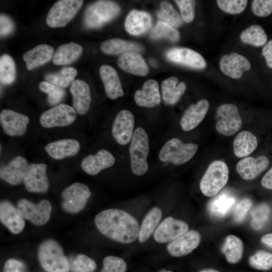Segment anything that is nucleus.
<instances>
[{"mask_svg": "<svg viewBox=\"0 0 272 272\" xmlns=\"http://www.w3.org/2000/svg\"><path fill=\"white\" fill-rule=\"evenodd\" d=\"M98 230L105 236L121 243H130L138 238L137 220L129 213L117 209L105 210L95 218Z\"/></svg>", "mask_w": 272, "mask_h": 272, "instance_id": "f257e3e1", "label": "nucleus"}, {"mask_svg": "<svg viewBox=\"0 0 272 272\" xmlns=\"http://www.w3.org/2000/svg\"><path fill=\"white\" fill-rule=\"evenodd\" d=\"M41 266L48 272H69L70 264L60 244L53 239L41 243L38 251Z\"/></svg>", "mask_w": 272, "mask_h": 272, "instance_id": "f03ea898", "label": "nucleus"}, {"mask_svg": "<svg viewBox=\"0 0 272 272\" xmlns=\"http://www.w3.org/2000/svg\"><path fill=\"white\" fill-rule=\"evenodd\" d=\"M149 148L147 133L142 127H138L134 131L129 149L130 166L134 174L141 176L148 171Z\"/></svg>", "mask_w": 272, "mask_h": 272, "instance_id": "7ed1b4c3", "label": "nucleus"}, {"mask_svg": "<svg viewBox=\"0 0 272 272\" xmlns=\"http://www.w3.org/2000/svg\"><path fill=\"white\" fill-rule=\"evenodd\" d=\"M229 168L225 162L215 160L208 166L199 183L201 192L208 197L216 195L227 184Z\"/></svg>", "mask_w": 272, "mask_h": 272, "instance_id": "20e7f679", "label": "nucleus"}, {"mask_svg": "<svg viewBox=\"0 0 272 272\" xmlns=\"http://www.w3.org/2000/svg\"><path fill=\"white\" fill-rule=\"evenodd\" d=\"M119 6L110 1H98L90 5L84 15V24L88 28H98L118 16Z\"/></svg>", "mask_w": 272, "mask_h": 272, "instance_id": "39448f33", "label": "nucleus"}, {"mask_svg": "<svg viewBox=\"0 0 272 272\" xmlns=\"http://www.w3.org/2000/svg\"><path fill=\"white\" fill-rule=\"evenodd\" d=\"M198 149L196 144L184 143L180 139L173 138L163 146L159 154L161 162L169 161L178 165L189 161L195 154Z\"/></svg>", "mask_w": 272, "mask_h": 272, "instance_id": "423d86ee", "label": "nucleus"}, {"mask_svg": "<svg viewBox=\"0 0 272 272\" xmlns=\"http://www.w3.org/2000/svg\"><path fill=\"white\" fill-rule=\"evenodd\" d=\"M83 1L60 0L49 10L46 18L47 25L51 28L65 26L81 8Z\"/></svg>", "mask_w": 272, "mask_h": 272, "instance_id": "0eeeda50", "label": "nucleus"}, {"mask_svg": "<svg viewBox=\"0 0 272 272\" xmlns=\"http://www.w3.org/2000/svg\"><path fill=\"white\" fill-rule=\"evenodd\" d=\"M215 128L224 135L230 136L236 133L242 127V121L237 107L233 104H224L216 112Z\"/></svg>", "mask_w": 272, "mask_h": 272, "instance_id": "6e6552de", "label": "nucleus"}, {"mask_svg": "<svg viewBox=\"0 0 272 272\" xmlns=\"http://www.w3.org/2000/svg\"><path fill=\"white\" fill-rule=\"evenodd\" d=\"M91 193L85 184L76 182L67 187L62 193V207L71 213H77L85 207Z\"/></svg>", "mask_w": 272, "mask_h": 272, "instance_id": "1a4fd4ad", "label": "nucleus"}, {"mask_svg": "<svg viewBox=\"0 0 272 272\" xmlns=\"http://www.w3.org/2000/svg\"><path fill=\"white\" fill-rule=\"evenodd\" d=\"M77 112L65 104H60L42 113L39 121L45 128L63 127L72 124L76 120Z\"/></svg>", "mask_w": 272, "mask_h": 272, "instance_id": "9d476101", "label": "nucleus"}, {"mask_svg": "<svg viewBox=\"0 0 272 272\" xmlns=\"http://www.w3.org/2000/svg\"><path fill=\"white\" fill-rule=\"evenodd\" d=\"M17 209L23 217L33 224L41 226L49 220L52 210L50 202L42 199L38 203L22 198L17 202Z\"/></svg>", "mask_w": 272, "mask_h": 272, "instance_id": "9b49d317", "label": "nucleus"}, {"mask_svg": "<svg viewBox=\"0 0 272 272\" xmlns=\"http://www.w3.org/2000/svg\"><path fill=\"white\" fill-rule=\"evenodd\" d=\"M134 127V117L129 110H122L116 115L113 121L111 132L119 145L128 144L132 139Z\"/></svg>", "mask_w": 272, "mask_h": 272, "instance_id": "f8f14e48", "label": "nucleus"}, {"mask_svg": "<svg viewBox=\"0 0 272 272\" xmlns=\"http://www.w3.org/2000/svg\"><path fill=\"white\" fill-rule=\"evenodd\" d=\"M47 166L44 163H32L29 165L23 179L26 189L29 192L44 193L49 188L46 174Z\"/></svg>", "mask_w": 272, "mask_h": 272, "instance_id": "ddd939ff", "label": "nucleus"}, {"mask_svg": "<svg viewBox=\"0 0 272 272\" xmlns=\"http://www.w3.org/2000/svg\"><path fill=\"white\" fill-rule=\"evenodd\" d=\"M0 122L4 132L11 137L23 135L30 122L29 117L11 109H3L0 113Z\"/></svg>", "mask_w": 272, "mask_h": 272, "instance_id": "4468645a", "label": "nucleus"}, {"mask_svg": "<svg viewBox=\"0 0 272 272\" xmlns=\"http://www.w3.org/2000/svg\"><path fill=\"white\" fill-rule=\"evenodd\" d=\"M188 229L186 222L169 217L158 225L154 233V238L160 243L172 241L188 231Z\"/></svg>", "mask_w": 272, "mask_h": 272, "instance_id": "2eb2a0df", "label": "nucleus"}, {"mask_svg": "<svg viewBox=\"0 0 272 272\" xmlns=\"http://www.w3.org/2000/svg\"><path fill=\"white\" fill-rule=\"evenodd\" d=\"M201 236L195 230H189L171 241L167 246L173 256L180 257L190 253L199 244Z\"/></svg>", "mask_w": 272, "mask_h": 272, "instance_id": "dca6fc26", "label": "nucleus"}, {"mask_svg": "<svg viewBox=\"0 0 272 272\" xmlns=\"http://www.w3.org/2000/svg\"><path fill=\"white\" fill-rule=\"evenodd\" d=\"M171 61L195 69H203L206 66L203 57L195 51L184 47H175L166 54Z\"/></svg>", "mask_w": 272, "mask_h": 272, "instance_id": "f3484780", "label": "nucleus"}, {"mask_svg": "<svg viewBox=\"0 0 272 272\" xmlns=\"http://www.w3.org/2000/svg\"><path fill=\"white\" fill-rule=\"evenodd\" d=\"M251 64L248 59L236 53L223 55L220 60V68L226 76L235 79L241 78L245 71H248Z\"/></svg>", "mask_w": 272, "mask_h": 272, "instance_id": "a211bd4d", "label": "nucleus"}, {"mask_svg": "<svg viewBox=\"0 0 272 272\" xmlns=\"http://www.w3.org/2000/svg\"><path fill=\"white\" fill-rule=\"evenodd\" d=\"M28 166L24 157L17 156L1 167V178L10 184L18 185L23 181Z\"/></svg>", "mask_w": 272, "mask_h": 272, "instance_id": "6ab92c4d", "label": "nucleus"}, {"mask_svg": "<svg viewBox=\"0 0 272 272\" xmlns=\"http://www.w3.org/2000/svg\"><path fill=\"white\" fill-rule=\"evenodd\" d=\"M209 108V102L205 99L189 105L180 119V124L182 130L187 131L197 127L205 117Z\"/></svg>", "mask_w": 272, "mask_h": 272, "instance_id": "aec40b11", "label": "nucleus"}, {"mask_svg": "<svg viewBox=\"0 0 272 272\" xmlns=\"http://www.w3.org/2000/svg\"><path fill=\"white\" fill-rule=\"evenodd\" d=\"M115 161V158L110 152L101 149L96 154L85 157L82 161L81 167L87 174L95 175L102 170L112 166Z\"/></svg>", "mask_w": 272, "mask_h": 272, "instance_id": "412c9836", "label": "nucleus"}, {"mask_svg": "<svg viewBox=\"0 0 272 272\" xmlns=\"http://www.w3.org/2000/svg\"><path fill=\"white\" fill-rule=\"evenodd\" d=\"M1 222L13 234L21 233L25 225L24 218L11 202L3 200L0 205Z\"/></svg>", "mask_w": 272, "mask_h": 272, "instance_id": "4be33fe9", "label": "nucleus"}, {"mask_svg": "<svg viewBox=\"0 0 272 272\" xmlns=\"http://www.w3.org/2000/svg\"><path fill=\"white\" fill-rule=\"evenodd\" d=\"M269 164L268 159L264 156H260L256 158L249 157L237 163L236 170L243 179L250 180L264 171Z\"/></svg>", "mask_w": 272, "mask_h": 272, "instance_id": "5701e85b", "label": "nucleus"}, {"mask_svg": "<svg viewBox=\"0 0 272 272\" xmlns=\"http://www.w3.org/2000/svg\"><path fill=\"white\" fill-rule=\"evenodd\" d=\"M70 91L73 96V107L79 114H85L91 102L89 85L83 80H75L71 85Z\"/></svg>", "mask_w": 272, "mask_h": 272, "instance_id": "b1692460", "label": "nucleus"}, {"mask_svg": "<svg viewBox=\"0 0 272 272\" xmlns=\"http://www.w3.org/2000/svg\"><path fill=\"white\" fill-rule=\"evenodd\" d=\"M80 149L79 142L73 139L55 141L47 144L45 150L52 159L61 160L76 155Z\"/></svg>", "mask_w": 272, "mask_h": 272, "instance_id": "393cba45", "label": "nucleus"}, {"mask_svg": "<svg viewBox=\"0 0 272 272\" xmlns=\"http://www.w3.org/2000/svg\"><path fill=\"white\" fill-rule=\"evenodd\" d=\"M106 94L110 99H116L124 96L119 78L116 71L109 65H102L99 69Z\"/></svg>", "mask_w": 272, "mask_h": 272, "instance_id": "a878e982", "label": "nucleus"}, {"mask_svg": "<svg viewBox=\"0 0 272 272\" xmlns=\"http://www.w3.org/2000/svg\"><path fill=\"white\" fill-rule=\"evenodd\" d=\"M54 49L46 44H39L23 55L26 68L31 71L49 61L53 57Z\"/></svg>", "mask_w": 272, "mask_h": 272, "instance_id": "bb28decb", "label": "nucleus"}, {"mask_svg": "<svg viewBox=\"0 0 272 272\" xmlns=\"http://www.w3.org/2000/svg\"><path fill=\"white\" fill-rule=\"evenodd\" d=\"M136 104L139 106L153 107L161 102L158 82L153 79L146 81L142 89L137 90L134 96Z\"/></svg>", "mask_w": 272, "mask_h": 272, "instance_id": "cd10ccee", "label": "nucleus"}, {"mask_svg": "<svg viewBox=\"0 0 272 272\" xmlns=\"http://www.w3.org/2000/svg\"><path fill=\"white\" fill-rule=\"evenodd\" d=\"M152 18L146 12L133 10L127 15L124 27L130 34L138 36L146 32L151 26Z\"/></svg>", "mask_w": 272, "mask_h": 272, "instance_id": "c85d7f7f", "label": "nucleus"}, {"mask_svg": "<svg viewBox=\"0 0 272 272\" xmlns=\"http://www.w3.org/2000/svg\"><path fill=\"white\" fill-rule=\"evenodd\" d=\"M117 64L123 70L137 76H146L149 72L146 62L137 52H129L121 54L117 60Z\"/></svg>", "mask_w": 272, "mask_h": 272, "instance_id": "c756f323", "label": "nucleus"}, {"mask_svg": "<svg viewBox=\"0 0 272 272\" xmlns=\"http://www.w3.org/2000/svg\"><path fill=\"white\" fill-rule=\"evenodd\" d=\"M102 51L107 54L118 55L126 52H142L143 46L139 43L121 39L112 38L103 42L100 45Z\"/></svg>", "mask_w": 272, "mask_h": 272, "instance_id": "7c9ffc66", "label": "nucleus"}, {"mask_svg": "<svg viewBox=\"0 0 272 272\" xmlns=\"http://www.w3.org/2000/svg\"><path fill=\"white\" fill-rule=\"evenodd\" d=\"M186 89L184 82H178L175 77H169L161 84L162 95L163 101L167 105H174L180 99Z\"/></svg>", "mask_w": 272, "mask_h": 272, "instance_id": "2f4dec72", "label": "nucleus"}, {"mask_svg": "<svg viewBox=\"0 0 272 272\" xmlns=\"http://www.w3.org/2000/svg\"><path fill=\"white\" fill-rule=\"evenodd\" d=\"M83 50L81 45L73 42L62 44L55 51L53 63L56 65L69 64L79 58Z\"/></svg>", "mask_w": 272, "mask_h": 272, "instance_id": "473e14b6", "label": "nucleus"}, {"mask_svg": "<svg viewBox=\"0 0 272 272\" xmlns=\"http://www.w3.org/2000/svg\"><path fill=\"white\" fill-rule=\"evenodd\" d=\"M256 137L249 131L240 132L234 140V153L237 157H246L251 154L257 148Z\"/></svg>", "mask_w": 272, "mask_h": 272, "instance_id": "72a5a7b5", "label": "nucleus"}, {"mask_svg": "<svg viewBox=\"0 0 272 272\" xmlns=\"http://www.w3.org/2000/svg\"><path fill=\"white\" fill-rule=\"evenodd\" d=\"M162 211L158 207H154L147 214L140 228L138 239L141 243L147 241L154 233L161 218Z\"/></svg>", "mask_w": 272, "mask_h": 272, "instance_id": "f704fd0d", "label": "nucleus"}, {"mask_svg": "<svg viewBox=\"0 0 272 272\" xmlns=\"http://www.w3.org/2000/svg\"><path fill=\"white\" fill-rule=\"evenodd\" d=\"M222 251L228 262L237 263L241 259L243 255V242L239 237L234 235H228L222 247Z\"/></svg>", "mask_w": 272, "mask_h": 272, "instance_id": "c9c22d12", "label": "nucleus"}, {"mask_svg": "<svg viewBox=\"0 0 272 272\" xmlns=\"http://www.w3.org/2000/svg\"><path fill=\"white\" fill-rule=\"evenodd\" d=\"M235 203V199L234 196L223 192L210 202L208 210L212 216L221 218L229 213Z\"/></svg>", "mask_w": 272, "mask_h": 272, "instance_id": "e433bc0d", "label": "nucleus"}, {"mask_svg": "<svg viewBox=\"0 0 272 272\" xmlns=\"http://www.w3.org/2000/svg\"><path fill=\"white\" fill-rule=\"evenodd\" d=\"M77 75V70L73 67H64L55 73L45 75L46 81L60 88H64L71 85Z\"/></svg>", "mask_w": 272, "mask_h": 272, "instance_id": "4c0bfd02", "label": "nucleus"}, {"mask_svg": "<svg viewBox=\"0 0 272 272\" xmlns=\"http://www.w3.org/2000/svg\"><path fill=\"white\" fill-rule=\"evenodd\" d=\"M244 43L256 47L263 46L267 41V35L259 25H251L243 31L240 36Z\"/></svg>", "mask_w": 272, "mask_h": 272, "instance_id": "58836bf2", "label": "nucleus"}, {"mask_svg": "<svg viewBox=\"0 0 272 272\" xmlns=\"http://www.w3.org/2000/svg\"><path fill=\"white\" fill-rule=\"evenodd\" d=\"M16 78V65L13 58L8 54L0 57V81L4 85L12 84Z\"/></svg>", "mask_w": 272, "mask_h": 272, "instance_id": "ea45409f", "label": "nucleus"}, {"mask_svg": "<svg viewBox=\"0 0 272 272\" xmlns=\"http://www.w3.org/2000/svg\"><path fill=\"white\" fill-rule=\"evenodd\" d=\"M161 10L157 13V16L161 21L168 24L173 27H178L183 23L181 15L174 9L173 7L167 2L160 4Z\"/></svg>", "mask_w": 272, "mask_h": 272, "instance_id": "a19ab883", "label": "nucleus"}, {"mask_svg": "<svg viewBox=\"0 0 272 272\" xmlns=\"http://www.w3.org/2000/svg\"><path fill=\"white\" fill-rule=\"evenodd\" d=\"M39 90L47 94V103L51 106L57 105L64 98L65 92L60 88L47 81H43L39 84Z\"/></svg>", "mask_w": 272, "mask_h": 272, "instance_id": "79ce46f5", "label": "nucleus"}, {"mask_svg": "<svg viewBox=\"0 0 272 272\" xmlns=\"http://www.w3.org/2000/svg\"><path fill=\"white\" fill-rule=\"evenodd\" d=\"M150 36L153 39L166 38L172 41H177L179 39L180 34L178 30L168 24L159 21L153 28Z\"/></svg>", "mask_w": 272, "mask_h": 272, "instance_id": "37998d69", "label": "nucleus"}, {"mask_svg": "<svg viewBox=\"0 0 272 272\" xmlns=\"http://www.w3.org/2000/svg\"><path fill=\"white\" fill-rule=\"evenodd\" d=\"M251 267L257 270H268L272 268V253L258 250L249 258Z\"/></svg>", "mask_w": 272, "mask_h": 272, "instance_id": "c03bdc74", "label": "nucleus"}, {"mask_svg": "<svg viewBox=\"0 0 272 272\" xmlns=\"http://www.w3.org/2000/svg\"><path fill=\"white\" fill-rule=\"evenodd\" d=\"M95 261L85 254H79L70 265L72 272H93L96 268Z\"/></svg>", "mask_w": 272, "mask_h": 272, "instance_id": "a18cd8bd", "label": "nucleus"}, {"mask_svg": "<svg viewBox=\"0 0 272 272\" xmlns=\"http://www.w3.org/2000/svg\"><path fill=\"white\" fill-rule=\"evenodd\" d=\"M269 215V208L267 205L261 204L257 206L251 212V226L254 230L262 227L267 221Z\"/></svg>", "mask_w": 272, "mask_h": 272, "instance_id": "49530a36", "label": "nucleus"}, {"mask_svg": "<svg viewBox=\"0 0 272 272\" xmlns=\"http://www.w3.org/2000/svg\"><path fill=\"white\" fill-rule=\"evenodd\" d=\"M247 1L245 0H218L217 3L223 11L230 14L242 13L246 8Z\"/></svg>", "mask_w": 272, "mask_h": 272, "instance_id": "de8ad7c7", "label": "nucleus"}, {"mask_svg": "<svg viewBox=\"0 0 272 272\" xmlns=\"http://www.w3.org/2000/svg\"><path fill=\"white\" fill-rule=\"evenodd\" d=\"M103 268L100 272H125L127 265L121 258L107 256L103 260Z\"/></svg>", "mask_w": 272, "mask_h": 272, "instance_id": "09e8293b", "label": "nucleus"}, {"mask_svg": "<svg viewBox=\"0 0 272 272\" xmlns=\"http://www.w3.org/2000/svg\"><path fill=\"white\" fill-rule=\"evenodd\" d=\"M183 20L186 23L193 21L195 16V1L176 0Z\"/></svg>", "mask_w": 272, "mask_h": 272, "instance_id": "8fccbe9b", "label": "nucleus"}, {"mask_svg": "<svg viewBox=\"0 0 272 272\" xmlns=\"http://www.w3.org/2000/svg\"><path fill=\"white\" fill-rule=\"evenodd\" d=\"M252 201L248 198L241 199L234 207L233 211V219L235 222H242L249 210L251 208Z\"/></svg>", "mask_w": 272, "mask_h": 272, "instance_id": "3c124183", "label": "nucleus"}, {"mask_svg": "<svg viewBox=\"0 0 272 272\" xmlns=\"http://www.w3.org/2000/svg\"><path fill=\"white\" fill-rule=\"evenodd\" d=\"M253 13L258 17H267L272 13V0H254L252 2Z\"/></svg>", "mask_w": 272, "mask_h": 272, "instance_id": "603ef678", "label": "nucleus"}, {"mask_svg": "<svg viewBox=\"0 0 272 272\" xmlns=\"http://www.w3.org/2000/svg\"><path fill=\"white\" fill-rule=\"evenodd\" d=\"M14 24L12 20L8 16L1 14L0 16V35L1 37L10 34L14 29Z\"/></svg>", "mask_w": 272, "mask_h": 272, "instance_id": "864d4df0", "label": "nucleus"}, {"mask_svg": "<svg viewBox=\"0 0 272 272\" xmlns=\"http://www.w3.org/2000/svg\"><path fill=\"white\" fill-rule=\"evenodd\" d=\"M3 272H26V266L21 261L11 258L5 262Z\"/></svg>", "mask_w": 272, "mask_h": 272, "instance_id": "5fc2aeb1", "label": "nucleus"}, {"mask_svg": "<svg viewBox=\"0 0 272 272\" xmlns=\"http://www.w3.org/2000/svg\"><path fill=\"white\" fill-rule=\"evenodd\" d=\"M261 54L264 57L267 65L272 69V39L263 46Z\"/></svg>", "mask_w": 272, "mask_h": 272, "instance_id": "6e6d98bb", "label": "nucleus"}, {"mask_svg": "<svg viewBox=\"0 0 272 272\" xmlns=\"http://www.w3.org/2000/svg\"><path fill=\"white\" fill-rule=\"evenodd\" d=\"M261 184L265 188L272 189V167L263 176Z\"/></svg>", "mask_w": 272, "mask_h": 272, "instance_id": "4d7b16f0", "label": "nucleus"}, {"mask_svg": "<svg viewBox=\"0 0 272 272\" xmlns=\"http://www.w3.org/2000/svg\"><path fill=\"white\" fill-rule=\"evenodd\" d=\"M261 242L266 246L272 249V233L266 234L262 236Z\"/></svg>", "mask_w": 272, "mask_h": 272, "instance_id": "13d9d810", "label": "nucleus"}, {"mask_svg": "<svg viewBox=\"0 0 272 272\" xmlns=\"http://www.w3.org/2000/svg\"><path fill=\"white\" fill-rule=\"evenodd\" d=\"M199 272H219V271L214 269L208 268V269H205L201 270L199 271Z\"/></svg>", "mask_w": 272, "mask_h": 272, "instance_id": "bf43d9fd", "label": "nucleus"}, {"mask_svg": "<svg viewBox=\"0 0 272 272\" xmlns=\"http://www.w3.org/2000/svg\"><path fill=\"white\" fill-rule=\"evenodd\" d=\"M155 62H156V61H155V60H151V65H152L154 66H156L157 65H156V63H155Z\"/></svg>", "mask_w": 272, "mask_h": 272, "instance_id": "052dcab7", "label": "nucleus"}, {"mask_svg": "<svg viewBox=\"0 0 272 272\" xmlns=\"http://www.w3.org/2000/svg\"><path fill=\"white\" fill-rule=\"evenodd\" d=\"M159 272H172V271L170 270H167L165 269H162L160 270Z\"/></svg>", "mask_w": 272, "mask_h": 272, "instance_id": "680f3d73", "label": "nucleus"}]
</instances>
